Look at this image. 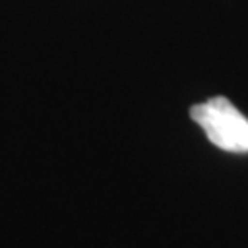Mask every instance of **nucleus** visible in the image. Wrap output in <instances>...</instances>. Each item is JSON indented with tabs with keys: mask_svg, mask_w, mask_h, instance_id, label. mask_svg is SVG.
Wrapping results in <instances>:
<instances>
[{
	"mask_svg": "<svg viewBox=\"0 0 248 248\" xmlns=\"http://www.w3.org/2000/svg\"><path fill=\"white\" fill-rule=\"evenodd\" d=\"M190 118L205 130L215 147L232 153H248V118L226 97H211L190 108Z\"/></svg>",
	"mask_w": 248,
	"mask_h": 248,
	"instance_id": "nucleus-1",
	"label": "nucleus"
}]
</instances>
